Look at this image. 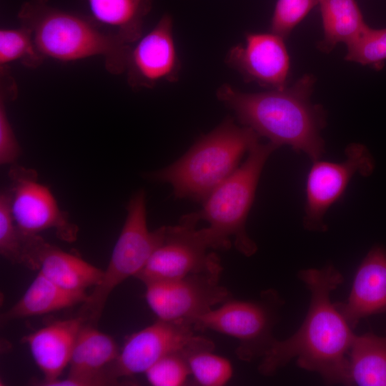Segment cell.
<instances>
[{
  "label": "cell",
  "mask_w": 386,
  "mask_h": 386,
  "mask_svg": "<svg viewBox=\"0 0 386 386\" xmlns=\"http://www.w3.org/2000/svg\"><path fill=\"white\" fill-rule=\"evenodd\" d=\"M11 184L6 190L11 217L16 226L28 234L54 229L64 242H74L78 227L62 211L49 188L39 181L37 172L13 165L9 172Z\"/></svg>",
  "instance_id": "10"
},
{
  "label": "cell",
  "mask_w": 386,
  "mask_h": 386,
  "mask_svg": "<svg viewBox=\"0 0 386 386\" xmlns=\"http://www.w3.org/2000/svg\"><path fill=\"white\" fill-rule=\"evenodd\" d=\"M259 139L253 129L227 117L179 159L149 177L170 184L177 198L204 202L235 171L243 154Z\"/></svg>",
  "instance_id": "4"
},
{
  "label": "cell",
  "mask_w": 386,
  "mask_h": 386,
  "mask_svg": "<svg viewBox=\"0 0 386 386\" xmlns=\"http://www.w3.org/2000/svg\"><path fill=\"white\" fill-rule=\"evenodd\" d=\"M85 291L64 289L40 272L21 298L3 315L4 320L41 315L84 303Z\"/></svg>",
  "instance_id": "17"
},
{
  "label": "cell",
  "mask_w": 386,
  "mask_h": 386,
  "mask_svg": "<svg viewBox=\"0 0 386 386\" xmlns=\"http://www.w3.org/2000/svg\"><path fill=\"white\" fill-rule=\"evenodd\" d=\"M47 1L29 0L18 14L21 25L30 30L46 59L66 62L102 56L109 73L126 71L132 44L94 21L54 8Z\"/></svg>",
  "instance_id": "3"
},
{
  "label": "cell",
  "mask_w": 386,
  "mask_h": 386,
  "mask_svg": "<svg viewBox=\"0 0 386 386\" xmlns=\"http://www.w3.org/2000/svg\"><path fill=\"white\" fill-rule=\"evenodd\" d=\"M39 272L71 291H85L89 287H96L104 275L103 270L49 243L40 254Z\"/></svg>",
  "instance_id": "19"
},
{
  "label": "cell",
  "mask_w": 386,
  "mask_h": 386,
  "mask_svg": "<svg viewBox=\"0 0 386 386\" xmlns=\"http://www.w3.org/2000/svg\"><path fill=\"white\" fill-rule=\"evenodd\" d=\"M222 265L182 278L144 284L145 299L158 320L193 324L197 317L232 299L219 284Z\"/></svg>",
  "instance_id": "8"
},
{
  "label": "cell",
  "mask_w": 386,
  "mask_h": 386,
  "mask_svg": "<svg viewBox=\"0 0 386 386\" xmlns=\"http://www.w3.org/2000/svg\"><path fill=\"white\" fill-rule=\"evenodd\" d=\"M45 59L26 26L21 25L19 28L0 30V66L16 61L26 67L36 69Z\"/></svg>",
  "instance_id": "25"
},
{
  "label": "cell",
  "mask_w": 386,
  "mask_h": 386,
  "mask_svg": "<svg viewBox=\"0 0 386 386\" xmlns=\"http://www.w3.org/2000/svg\"><path fill=\"white\" fill-rule=\"evenodd\" d=\"M192 323L158 320L132 334L107 370L116 378L144 373L165 355L186 351L206 339L194 334Z\"/></svg>",
  "instance_id": "12"
},
{
  "label": "cell",
  "mask_w": 386,
  "mask_h": 386,
  "mask_svg": "<svg viewBox=\"0 0 386 386\" xmlns=\"http://www.w3.org/2000/svg\"><path fill=\"white\" fill-rule=\"evenodd\" d=\"M282 301L273 290L259 299H230L193 321L195 330H209L236 339V355L242 361L262 357L276 340L272 335Z\"/></svg>",
  "instance_id": "7"
},
{
  "label": "cell",
  "mask_w": 386,
  "mask_h": 386,
  "mask_svg": "<svg viewBox=\"0 0 386 386\" xmlns=\"http://www.w3.org/2000/svg\"><path fill=\"white\" fill-rule=\"evenodd\" d=\"M320 1V0H277L271 19L270 31L285 39Z\"/></svg>",
  "instance_id": "29"
},
{
  "label": "cell",
  "mask_w": 386,
  "mask_h": 386,
  "mask_svg": "<svg viewBox=\"0 0 386 386\" xmlns=\"http://www.w3.org/2000/svg\"><path fill=\"white\" fill-rule=\"evenodd\" d=\"M346 46V61L381 69L386 61V28L375 29L368 26Z\"/></svg>",
  "instance_id": "27"
},
{
  "label": "cell",
  "mask_w": 386,
  "mask_h": 386,
  "mask_svg": "<svg viewBox=\"0 0 386 386\" xmlns=\"http://www.w3.org/2000/svg\"><path fill=\"white\" fill-rule=\"evenodd\" d=\"M213 343L194 347L184 352L191 376L202 386H223L233 375L230 361L213 353Z\"/></svg>",
  "instance_id": "24"
},
{
  "label": "cell",
  "mask_w": 386,
  "mask_h": 386,
  "mask_svg": "<svg viewBox=\"0 0 386 386\" xmlns=\"http://www.w3.org/2000/svg\"><path fill=\"white\" fill-rule=\"evenodd\" d=\"M127 210L125 222L102 279L83 303L80 315L91 325L99 320L114 289L128 277H136L165 237L167 227L152 232L148 229L143 190L131 197Z\"/></svg>",
  "instance_id": "6"
},
{
  "label": "cell",
  "mask_w": 386,
  "mask_h": 386,
  "mask_svg": "<svg viewBox=\"0 0 386 386\" xmlns=\"http://www.w3.org/2000/svg\"><path fill=\"white\" fill-rule=\"evenodd\" d=\"M278 147L270 142L254 144L244 162L204 201L197 212L199 220L209 224L200 232L210 249H228L233 237L235 248L244 256L257 252L256 243L247 233L246 221L264 164Z\"/></svg>",
  "instance_id": "5"
},
{
  "label": "cell",
  "mask_w": 386,
  "mask_h": 386,
  "mask_svg": "<svg viewBox=\"0 0 386 386\" xmlns=\"http://www.w3.org/2000/svg\"><path fill=\"white\" fill-rule=\"evenodd\" d=\"M226 62L247 82L269 89L287 86L290 59L284 39L271 31L246 33L244 43L228 51Z\"/></svg>",
  "instance_id": "14"
},
{
  "label": "cell",
  "mask_w": 386,
  "mask_h": 386,
  "mask_svg": "<svg viewBox=\"0 0 386 386\" xmlns=\"http://www.w3.org/2000/svg\"><path fill=\"white\" fill-rule=\"evenodd\" d=\"M112 337L85 323L76 337L69 361V376L100 372L119 355Z\"/></svg>",
  "instance_id": "22"
},
{
  "label": "cell",
  "mask_w": 386,
  "mask_h": 386,
  "mask_svg": "<svg viewBox=\"0 0 386 386\" xmlns=\"http://www.w3.org/2000/svg\"><path fill=\"white\" fill-rule=\"evenodd\" d=\"M185 351L174 352L159 360L145 372L154 386H182L191 376Z\"/></svg>",
  "instance_id": "28"
},
{
  "label": "cell",
  "mask_w": 386,
  "mask_h": 386,
  "mask_svg": "<svg viewBox=\"0 0 386 386\" xmlns=\"http://www.w3.org/2000/svg\"><path fill=\"white\" fill-rule=\"evenodd\" d=\"M180 71L173 20L164 14L132 46L125 71L127 83L133 89H152L163 81H177Z\"/></svg>",
  "instance_id": "13"
},
{
  "label": "cell",
  "mask_w": 386,
  "mask_h": 386,
  "mask_svg": "<svg viewBox=\"0 0 386 386\" xmlns=\"http://www.w3.org/2000/svg\"><path fill=\"white\" fill-rule=\"evenodd\" d=\"M197 212L182 217L174 226L167 227L163 242L155 249L144 268L135 277L144 284L184 277L221 266L196 226Z\"/></svg>",
  "instance_id": "9"
},
{
  "label": "cell",
  "mask_w": 386,
  "mask_h": 386,
  "mask_svg": "<svg viewBox=\"0 0 386 386\" xmlns=\"http://www.w3.org/2000/svg\"><path fill=\"white\" fill-rule=\"evenodd\" d=\"M353 327L366 317L386 310V249L373 247L357 268L347 301L337 305Z\"/></svg>",
  "instance_id": "15"
},
{
  "label": "cell",
  "mask_w": 386,
  "mask_h": 386,
  "mask_svg": "<svg viewBox=\"0 0 386 386\" xmlns=\"http://www.w3.org/2000/svg\"><path fill=\"white\" fill-rule=\"evenodd\" d=\"M94 21L112 29V32L129 44L142 36L143 22L152 0H83Z\"/></svg>",
  "instance_id": "18"
},
{
  "label": "cell",
  "mask_w": 386,
  "mask_h": 386,
  "mask_svg": "<svg viewBox=\"0 0 386 386\" xmlns=\"http://www.w3.org/2000/svg\"><path fill=\"white\" fill-rule=\"evenodd\" d=\"M315 78L307 74L291 86L258 93L240 91L222 85L217 97L235 114L238 121L277 147L288 145L313 162L325 153L321 132L325 111L312 103Z\"/></svg>",
  "instance_id": "2"
},
{
  "label": "cell",
  "mask_w": 386,
  "mask_h": 386,
  "mask_svg": "<svg viewBox=\"0 0 386 386\" xmlns=\"http://www.w3.org/2000/svg\"><path fill=\"white\" fill-rule=\"evenodd\" d=\"M79 316L59 320L24 336L21 342L29 345L31 355L44 375V381L59 378L69 364L78 334L86 323Z\"/></svg>",
  "instance_id": "16"
},
{
  "label": "cell",
  "mask_w": 386,
  "mask_h": 386,
  "mask_svg": "<svg viewBox=\"0 0 386 386\" xmlns=\"http://www.w3.org/2000/svg\"><path fill=\"white\" fill-rule=\"evenodd\" d=\"M36 385L44 386H102L117 385L118 379L111 375L107 369L98 373L76 376L68 375L66 379H55L51 381H38Z\"/></svg>",
  "instance_id": "30"
},
{
  "label": "cell",
  "mask_w": 386,
  "mask_h": 386,
  "mask_svg": "<svg viewBox=\"0 0 386 386\" xmlns=\"http://www.w3.org/2000/svg\"><path fill=\"white\" fill-rule=\"evenodd\" d=\"M297 276L311 294L307 315L292 336L274 340L258 371L272 376L295 360L300 367L317 373L325 383L347 385V355L356 335L330 299L343 277L332 265L302 269Z\"/></svg>",
  "instance_id": "1"
},
{
  "label": "cell",
  "mask_w": 386,
  "mask_h": 386,
  "mask_svg": "<svg viewBox=\"0 0 386 386\" xmlns=\"http://www.w3.org/2000/svg\"><path fill=\"white\" fill-rule=\"evenodd\" d=\"M319 5L324 35L318 47L323 52L347 45L369 26L355 0H320Z\"/></svg>",
  "instance_id": "21"
},
{
  "label": "cell",
  "mask_w": 386,
  "mask_h": 386,
  "mask_svg": "<svg viewBox=\"0 0 386 386\" xmlns=\"http://www.w3.org/2000/svg\"><path fill=\"white\" fill-rule=\"evenodd\" d=\"M47 242L39 234H28L15 224L6 190L0 194V252L14 264L39 269V256Z\"/></svg>",
  "instance_id": "23"
},
{
  "label": "cell",
  "mask_w": 386,
  "mask_h": 386,
  "mask_svg": "<svg viewBox=\"0 0 386 386\" xmlns=\"http://www.w3.org/2000/svg\"><path fill=\"white\" fill-rule=\"evenodd\" d=\"M0 163L14 164L21 154V147L10 123L6 104L18 94L16 84L8 66L0 67Z\"/></svg>",
  "instance_id": "26"
},
{
  "label": "cell",
  "mask_w": 386,
  "mask_h": 386,
  "mask_svg": "<svg viewBox=\"0 0 386 386\" xmlns=\"http://www.w3.org/2000/svg\"><path fill=\"white\" fill-rule=\"evenodd\" d=\"M348 355L347 385L386 386V336L355 335Z\"/></svg>",
  "instance_id": "20"
},
{
  "label": "cell",
  "mask_w": 386,
  "mask_h": 386,
  "mask_svg": "<svg viewBox=\"0 0 386 386\" xmlns=\"http://www.w3.org/2000/svg\"><path fill=\"white\" fill-rule=\"evenodd\" d=\"M342 162L313 161L306 182V203L303 226L307 230L325 232L324 217L330 207L343 194L356 174L370 176L375 168L374 159L365 146L350 144Z\"/></svg>",
  "instance_id": "11"
}]
</instances>
